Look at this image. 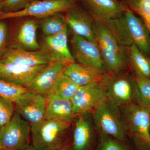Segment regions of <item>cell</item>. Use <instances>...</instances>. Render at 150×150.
<instances>
[{"label":"cell","mask_w":150,"mask_h":150,"mask_svg":"<svg viewBox=\"0 0 150 150\" xmlns=\"http://www.w3.org/2000/svg\"><path fill=\"white\" fill-rule=\"evenodd\" d=\"M38 25L45 37L56 35L68 27L65 17L57 13L38 20Z\"/></svg>","instance_id":"603a6c76"},{"label":"cell","mask_w":150,"mask_h":150,"mask_svg":"<svg viewBox=\"0 0 150 150\" xmlns=\"http://www.w3.org/2000/svg\"><path fill=\"white\" fill-rule=\"evenodd\" d=\"M4 0H0V6L2 4H3Z\"/></svg>","instance_id":"836d02e7"},{"label":"cell","mask_w":150,"mask_h":150,"mask_svg":"<svg viewBox=\"0 0 150 150\" xmlns=\"http://www.w3.org/2000/svg\"><path fill=\"white\" fill-rule=\"evenodd\" d=\"M15 111L14 103L0 97V129L9 122Z\"/></svg>","instance_id":"83f0119b"},{"label":"cell","mask_w":150,"mask_h":150,"mask_svg":"<svg viewBox=\"0 0 150 150\" xmlns=\"http://www.w3.org/2000/svg\"><path fill=\"white\" fill-rule=\"evenodd\" d=\"M67 26L74 35L81 36L95 43L93 33L94 20L90 14L76 4L66 12Z\"/></svg>","instance_id":"e0dca14e"},{"label":"cell","mask_w":150,"mask_h":150,"mask_svg":"<svg viewBox=\"0 0 150 150\" xmlns=\"http://www.w3.org/2000/svg\"><path fill=\"white\" fill-rule=\"evenodd\" d=\"M46 65L25 67L0 59V79L27 88L35 75Z\"/></svg>","instance_id":"2e32d148"},{"label":"cell","mask_w":150,"mask_h":150,"mask_svg":"<svg viewBox=\"0 0 150 150\" xmlns=\"http://www.w3.org/2000/svg\"><path fill=\"white\" fill-rule=\"evenodd\" d=\"M91 112L76 115L71 124L69 144L71 150H93L96 139Z\"/></svg>","instance_id":"7c38bea8"},{"label":"cell","mask_w":150,"mask_h":150,"mask_svg":"<svg viewBox=\"0 0 150 150\" xmlns=\"http://www.w3.org/2000/svg\"><path fill=\"white\" fill-rule=\"evenodd\" d=\"M69 64L65 61H56L46 65L33 79L27 87L28 90L41 95L46 98Z\"/></svg>","instance_id":"5bb4252c"},{"label":"cell","mask_w":150,"mask_h":150,"mask_svg":"<svg viewBox=\"0 0 150 150\" xmlns=\"http://www.w3.org/2000/svg\"><path fill=\"white\" fill-rule=\"evenodd\" d=\"M0 150H3V149H0Z\"/></svg>","instance_id":"e575fe53"},{"label":"cell","mask_w":150,"mask_h":150,"mask_svg":"<svg viewBox=\"0 0 150 150\" xmlns=\"http://www.w3.org/2000/svg\"><path fill=\"white\" fill-rule=\"evenodd\" d=\"M121 2L142 19L150 35V0H121Z\"/></svg>","instance_id":"cb8c5ba5"},{"label":"cell","mask_w":150,"mask_h":150,"mask_svg":"<svg viewBox=\"0 0 150 150\" xmlns=\"http://www.w3.org/2000/svg\"><path fill=\"white\" fill-rule=\"evenodd\" d=\"M93 120L99 134L123 143L127 137L126 126L120 108L107 100L94 109Z\"/></svg>","instance_id":"8992f818"},{"label":"cell","mask_w":150,"mask_h":150,"mask_svg":"<svg viewBox=\"0 0 150 150\" xmlns=\"http://www.w3.org/2000/svg\"><path fill=\"white\" fill-rule=\"evenodd\" d=\"M139 103L150 108V79L136 78Z\"/></svg>","instance_id":"4316f807"},{"label":"cell","mask_w":150,"mask_h":150,"mask_svg":"<svg viewBox=\"0 0 150 150\" xmlns=\"http://www.w3.org/2000/svg\"><path fill=\"white\" fill-rule=\"evenodd\" d=\"M127 63L135 78L150 79V58L143 54L137 46L125 48Z\"/></svg>","instance_id":"44dd1931"},{"label":"cell","mask_w":150,"mask_h":150,"mask_svg":"<svg viewBox=\"0 0 150 150\" xmlns=\"http://www.w3.org/2000/svg\"><path fill=\"white\" fill-rule=\"evenodd\" d=\"M98 150H129L123 143L110 136L99 134Z\"/></svg>","instance_id":"f1b7e54d"},{"label":"cell","mask_w":150,"mask_h":150,"mask_svg":"<svg viewBox=\"0 0 150 150\" xmlns=\"http://www.w3.org/2000/svg\"><path fill=\"white\" fill-rule=\"evenodd\" d=\"M57 150H71V148L70 147L69 144H68L65 145L63 147Z\"/></svg>","instance_id":"d6a6232c"},{"label":"cell","mask_w":150,"mask_h":150,"mask_svg":"<svg viewBox=\"0 0 150 150\" xmlns=\"http://www.w3.org/2000/svg\"><path fill=\"white\" fill-rule=\"evenodd\" d=\"M46 47L70 64L75 63L68 45V27L58 34L45 37Z\"/></svg>","instance_id":"7402d4cb"},{"label":"cell","mask_w":150,"mask_h":150,"mask_svg":"<svg viewBox=\"0 0 150 150\" xmlns=\"http://www.w3.org/2000/svg\"><path fill=\"white\" fill-rule=\"evenodd\" d=\"M30 125V143L36 150H57L69 144L71 124L43 119Z\"/></svg>","instance_id":"3957f363"},{"label":"cell","mask_w":150,"mask_h":150,"mask_svg":"<svg viewBox=\"0 0 150 150\" xmlns=\"http://www.w3.org/2000/svg\"><path fill=\"white\" fill-rule=\"evenodd\" d=\"M93 33L105 72L114 74L125 71L128 66L125 48L119 44L106 23L94 21Z\"/></svg>","instance_id":"7a4b0ae2"},{"label":"cell","mask_w":150,"mask_h":150,"mask_svg":"<svg viewBox=\"0 0 150 150\" xmlns=\"http://www.w3.org/2000/svg\"><path fill=\"white\" fill-rule=\"evenodd\" d=\"M28 90L0 79V97L15 103L23 94Z\"/></svg>","instance_id":"484cf974"},{"label":"cell","mask_w":150,"mask_h":150,"mask_svg":"<svg viewBox=\"0 0 150 150\" xmlns=\"http://www.w3.org/2000/svg\"><path fill=\"white\" fill-rule=\"evenodd\" d=\"M106 25L123 48L135 45L150 57V35L147 28L139 17L126 8L120 16Z\"/></svg>","instance_id":"6da1fadb"},{"label":"cell","mask_w":150,"mask_h":150,"mask_svg":"<svg viewBox=\"0 0 150 150\" xmlns=\"http://www.w3.org/2000/svg\"><path fill=\"white\" fill-rule=\"evenodd\" d=\"M78 0H38L20 10L0 13V21L33 18L40 19L57 13L66 12L76 4Z\"/></svg>","instance_id":"52a82bcc"},{"label":"cell","mask_w":150,"mask_h":150,"mask_svg":"<svg viewBox=\"0 0 150 150\" xmlns=\"http://www.w3.org/2000/svg\"><path fill=\"white\" fill-rule=\"evenodd\" d=\"M0 59L30 67L48 65L56 61H64L68 62L47 47L36 51H28L9 46L0 56Z\"/></svg>","instance_id":"9c48e42d"},{"label":"cell","mask_w":150,"mask_h":150,"mask_svg":"<svg viewBox=\"0 0 150 150\" xmlns=\"http://www.w3.org/2000/svg\"><path fill=\"white\" fill-rule=\"evenodd\" d=\"M104 74L76 62L68 65L64 71V74L79 87L93 82L102 81Z\"/></svg>","instance_id":"ffe728a7"},{"label":"cell","mask_w":150,"mask_h":150,"mask_svg":"<svg viewBox=\"0 0 150 150\" xmlns=\"http://www.w3.org/2000/svg\"><path fill=\"white\" fill-rule=\"evenodd\" d=\"M38 26V20L33 18H25L23 20L12 21L9 25V46L28 51L41 49L37 40Z\"/></svg>","instance_id":"30bf717a"},{"label":"cell","mask_w":150,"mask_h":150,"mask_svg":"<svg viewBox=\"0 0 150 150\" xmlns=\"http://www.w3.org/2000/svg\"><path fill=\"white\" fill-rule=\"evenodd\" d=\"M73 56L78 64L105 72L99 48L96 43L74 34L71 40Z\"/></svg>","instance_id":"4fadbf2b"},{"label":"cell","mask_w":150,"mask_h":150,"mask_svg":"<svg viewBox=\"0 0 150 150\" xmlns=\"http://www.w3.org/2000/svg\"></svg>","instance_id":"d590c367"},{"label":"cell","mask_w":150,"mask_h":150,"mask_svg":"<svg viewBox=\"0 0 150 150\" xmlns=\"http://www.w3.org/2000/svg\"><path fill=\"white\" fill-rule=\"evenodd\" d=\"M107 100L102 81L93 82L79 87L71 100L76 115L91 112Z\"/></svg>","instance_id":"8fae6325"},{"label":"cell","mask_w":150,"mask_h":150,"mask_svg":"<svg viewBox=\"0 0 150 150\" xmlns=\"http://www.w3.org/2000/svg\"><path fill=\"white\" fill-rule=\"evenodd\" d=\"M14 104L16 111L30 124L45 118L47 100L41 95L28 91L23 94Z\"/></svg>","instance_id":"9a60e30c"},{"label":"cell","mask_w":150,"mask_h":150,"mask_svg":"<svg viewBox=\"0 0 150 150\" xmlns=\"http://www.w3.org/2000/svg\"><path fill=\"white\" fill-rule=\"evenodd\" d=\"M31 125L15 111L7 124L0 129V149L19 150L30 143Z\"/></svg>","instance_id":"ba28073f"},{"label":"cell","mask_w":150,"mask_h":150,"mask_svg":"<svg viewBox=\"0 0 150 150\" xmlns=\"http://www.w3.org/2000/svg\"><path fill=\"white\" fill-rule=\"evenodd\" d=\"M102 82L107 100L116 107L139 103L136 78L129 73L125 71L114 74L105 73Z\"/></svg>","instance_id":"5b68a950"},{"label":"cell","mask_w":150,"mask_h":150,"mask_svg":"<svg viewBox=\"0 0 150 150\" xmlns=\"http://www.w3.org/2000/svg\"><path fill=\"white\" fill-rule=\"evenodd\" d=\"M119 108L127 134L140 149L150 150V108L139 103H133Z\"/></svg>","instance_id":"277c9868"},{"label":"cell","mask_w":150,"mask_h":150,"mask_svg":"<svg viewBox=\"0 0 150 150\" xmlns=\"http://www.w3.org/2000/svg\"><path fill=\"white\" fill-rule=\"evenodd\" d=\"M38 0H4L0 6V13H7L20 10Z\"/></svg>","instance_id":"f546056e"},{"label":"cell","mask_w":150,"mask_h":150,"mask_svg":"<svg viewBox=\"0 0 150 150\" xmlns=\"http://www.w3.org/2000/svg\"><path fill=\"white\" fill-rule=\"evenodd\" d=\"M46 99L47 106L44 119L71 124L76 115L73 110L71 100L56 94L51 95Z\"/></svg>","instance_id":"d6986e66"},{"label":"cell","mask_w":150,"mask_h":150,"mask_svg":"<svg viewBox=\"0 0 150 150\" xmlns=\"http://www.w3.org/2000/svg\"><path fill=\"white\" fill-rule=\"evenodd\" d=\"M7 20L0 21V56L9 46V28Z\"/></svg>","instance_id":"4dcf8cb0"},{"label":"cell","mask_w":150,"mask_h":150,"mask_svg":"<svg viewBox=\"0 0 150 150\" xmlns=\"http://www.w3.org/2000/svg\"><path fill=\"white\" fill-rule=\"evenodd\" d=\"M95 21L106 23L123 13L126 7L118 0H81Z\"/></svg>","instance_id":"ac0fdd59"},{"label":"cell","mask_w":150,"mask_h":150,"mask_svg":"<svg viewBox=\"0 0 150 150\" xmlns=\"http://www.w3.org/2000/svg\"><path fill=\"white\" fill-rule=\"evenodd\" d=\"M79 87L64 74L56 82L46 98L51 95L56 94L62 98L71 100Z\"/></svg>","instance_id":"d4e9b609"},{"label":"cell","mask_w":150,"mask_h":150,"mask_svg":"<svg viewBox=\"0 0 150 150\" xmlns=\"http://www.w3.org/2000/svg\"><path fill=\"white\" fill-rule=\"evenodd\" d=\"M19 150H36L35 149V148L33 147V146L31 145V144H30L28 146H26L25 147L22 148V149H21Z\"/></svg>","instance_id":"1f68e13d"}]
</instances>
